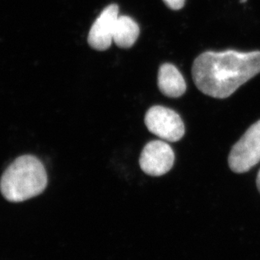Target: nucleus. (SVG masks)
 Returning <instances> with one entry per match:
<instances>
[{"instance_id": "f257e3e1", "label": "nucleus", "mask_w": 260, "mask_h": 260, "mask_svg": "<svg viewBox=\"0 0 260 260\" xmlns=\"http://www.w3.org/2000/svg\"><path fill=\"white\" fill-rule=\"evenodd\" d=\"M260 73V51H208L195 58L193 81L205 95L224 99Z\"/></svg>"}, {"instance_id": "f03ea898", "label": "nucleus", "mask_w": 260, "mask_h": 260, "mask_svg": "<svg viewBox=\"0 0 260 260\" xmlns=\"http://www.w3.org/2000/svg\"><path fill=\"white\" fill-rule=\"evenodd\" d=\"M48 175L43 163L32 155L17 158L3 174L0 190L10 202H22L43 193Z\"/></svg>"}, {"instance_id": "7ed1b4c3", "label": "nucleus", "mask_w": 260, "mask_h": 260, "mask_svg": "<svg viewBox=\"0 0 260 260\" xmlns=\"http://www.w3.org/2000/svg\"><path fill=\"white\" fill-rule=\"evenodd\" d=\"M260 161V120L251 125L233 145L228 165L236 173H247Z\"/></svg>"}, {"instance_id": "20e7f679", "label": "nucleus", "mask_w": 260, "mask_h": 260, "mask_svg": "<svg viewBox=\"0 0 260 260\" xmlns=\"http://www.w3.org/2000/svg\"><path fill=\"white\" fill-rule=\"evenodd\" d=\"M145 123L150 133L168 142L179 141L185 133L180 116L162 106L150 108L145 114Z\"/></svg>"}, {"instance_id": "39448f33", "label": "nucleus", "mask_w": 260, "mask_h": 260, "mask_svg": "<svg viewBox=\"0 0 260 260\" xmlns=\"http://www.w3.org/2000/svg\"><path fill=\"white\" fill-rule=\"evenodd\" d=\"M175 154L168 143L153 140L148 143L140 154L141 170L153 177L165 175L173 168Z\"/></svg>"}, {"instance_id": "423d86ee", "label": "nucleus", "mask_w": 260, "mask_h": 260, "mask_svg": "<svg viewBox=\"0 0 260 260\" xmlns=\"http://www.w3.org/2000/svg\"><path fill=\"white\" fill-rule=\"evenodd\" d=\"M118 12V5L113 4L107 6L95 20L88 36V43L93 49L105 51L110 48Z\"/></svg>"}, {"instance_id": "0eeeda50", "label": "nucleus", "mask_w": 260, "mask_h": 260, "mask_svg": "<svg viewBox=\"0 0 260 260\" xmlns=\"http://www.w3.org/2000/svg\"><path fill=\"white\" fill-rule=\"evenodd\" d=\"M158 87L168 98H180L185 93V80L180 71L172 63H163L158 72Z\"/></svg>"}, {"instance_id": "6e6552de", "label": "nucleus", "mask_w": 260, "mask_h": 260, "mask_svg": "<svg viewBox=\"0 0 260 260\" xmlns=\"http://www.w3.org/2000/svg\"><path fill=\"white\" fill-rule=\"evenodd\" d=\"M140 35V27L132 18L119 15L116 21L113 43L121 48H129L134 46Z\"/></svg>"}, {"instance_id": "1a4fd4ad", "label": "nucleus", "mask_w": 260, "mask_h": 260, "mask_svg": "<svg viewBox=\"0 0 260 260\" xmlns=\"http://www.w3.org/2000/svg\"><path fill=\"white\" fill-rule=\"evenodd\" d=\"M163 2L171 10H178L184 6L185 0H163Z\"/></svg>"}, {"instance_id": "9d476101", "label": "nucleus", "mask_w": 260, "mask_h": 260, "mask_svg": "<svg viewBox=\"0 0 260 260\" xmlns=\"http://www.w3.org/2000/svg\"><path fill=\"white\" fill-rule=\"evenodd\" d=\"M256 183H257V188H258V191H259L260 193V170L258 172V176H257V180H256Z\"/></svg>"}]
</instances>
